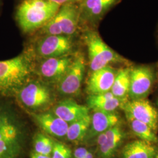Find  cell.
Masks as SVG:
<instances>
[{"label": "cell", "instance_id": "13", "mask_svg": "<svg viewBox=\"0 0 158 158\" xmlns=\"http://www.w3.org/2000/svg\"><path fill=\"white\" fill-rule=\"evenodd\" d=\"M118 69L107 66L91 72L88 79L87 91L89 95L107 93L111 90Z\"/></svg>", "mask_w": 158, "mask_h": 158}, {"label": "cell", "instance_id": "1", "mask_svg": "<svg viewBox=\"0 0 158 158\" xmlns=\"http://www.w3.org/2000/svg\"><path fill=\"white\" fill-rule=\"evenodd\" d=\"M34 72L32 57L28 53L0 61V94L6 96L17 95L31 80Z\"/></svg>", "mask_w": 158, "mask_h": 158}, {"label": "cell", "instance_id": "26", "mask_svg": "<svg viewBox=\"0 0 158 158\" xmlns=\"http://www.w3.org/2000/svg\"><path fill=\"white\" fill-rule=\"evenodd\" d=\"M51 2L56 3L60 6H63L68 4H72V3H80L83 0H48Z\"/></svg>", "mask_w": 158, "mask_h": 158}, {"label": "cell", "instance_id": "16", "mask_svg": "<svg viewBox=\"0 0 158 158\" xmlns=\"http://www.w3.org/2000/svg\"><path fill=\"white\" fill-rule=\"evenodd\" d=\"M53 112L57 117L70 124L89 115V108L79 104L71 99H65L59 102Z\"/></svg>", "mask_w": 158, "mask_h": 158}, {"label": "cell", "instance_id": "27", "mask_svg": "<svg viewBox=\"0 0 158 158\" xmlns=\"http://www.w3.org/2000/svg\"><path fill=\"white\" fill-rule=\"evenodd\" d=\"M31 158H52L51 156H46V155H44L35 152L31 153Z\"/></svg>", "mask_w": 158, "mask_h": 158}, {"label": "cell", "instance_id": "30", "mask_svg": "<svg viewBox=\"0 0 158 158\" xmlns=\"http://www.w3.org/2000/svg\"><path fill=\"white\" fill-rule=\"evenodd\" d=\"M157 34H158V35H157V37H158V31H157Z\"/></svg>", "mask_w": 158, "mask_h": 158}, {"label": "cell", "instance_id": "20", "mask_svg": "<svg viewBox=\"0 0 158 158\" xmlns=\"http://www.w3.org/2000/svg\"><path fill=\"white\" fill-rule=\"evenodd\" d=\"M131 68H121L118 70L111 92L114 96L124 103L129 98Z\"/></svg>", "mask_w": 158, "mask_h": 158}, {"label": "cell", "instance_id": "10", "mask_svg": "<svg viewBox=\"0 0 158 158\" xmlns=\"http://www.w3.org/2000/svg\"><path fill=\"white\" fill-rule=\"evenodd\" d=\"M155 80L152 68L142 65L131 68L128 97L131 100L145 98L152 90Z\"/></svg>", "mask_w": 158, "mask_h": 158}, {"label": "cell", "instance_id": "22", "mask_svg": "<svg viewBox=\"0 0 158 158\" xmlns=\"http://www.w3.org/2000/svg\"><path fill=\"white\" fill-rule=\"evenodd\" d=\"M91 122L90 115L69 124L66 137L69 141H83L87 135Z\"/></svg>", "mask_w": 158, "mask_h": 158}, {"label": "cell", "instance_id": "5", "mask_svg": "<svg viewBox=\"0 0 158 158\" xmlns=\"http://www.w3.org/2000/svg\"><path fill=\"white\" fill-rule=\"evenodd\" d=\"M79 4L72 3L61 6L54 17L36 31L38 36L65 35L76 37L80 29Z\"/></svg>", "mask_w": 158, "mask_h": 158}, {"label": "cell", "instance_id": "28", "mask_svg": "<svg viewBox=\"0 0 158 158\" xmlns=\"http://www.w3.org/2000/svg\"><path fill=\"white\" fill-rule=\"evenodd\" d=\"M85 158H93V155L91 152L89 151L87 153V155H85Z\"/></svg>", "mask_w": 158, "mask_h": 158}, {"label": "cell", "instance_id": "24", "mask_svg": "<svg viewBox=\"0 0 158 158\" xmlns=\"http://www.w3.org/2000/svg\"><path fill=\"white\" fill-rule=\"evenodd\" d=\"M52 158H72V153L69 147L61 142H54Z\"/></svg>", "mask_w": 158, "mask_h": 158}, {"label": "cell", "instance_id": "2", "mask_svg": "<svg viewBox=\"0 0 158 158\" xmlns=\"http://www.w3.org/2000/svg\"><path fill=\"white\" fill-rule=\"evenodd\" d=\"M60 6L48 0H23L15 13L17 23L25 34L38 31L54 17Z\"/></svg>", "mask_w": 158, "mask_h": 158}, {"label": "cell", "instance_id": "21", "mask_svg": "<svg viewBox=\"0 0 158 158\" xmlns=\"http://www.w3.org/2000/svg\"><path fill=\"white\" fill-rule=\"evenodd\" d=\"M125 115L132 131L141 140L152 143L158 142L155 131L148 125L134 118L128 114H125Z\"/></svg>", "mask_w": 158, "mask_h": 158}, {"label": "cell", "instance_id": "6", "mask_svg": "<svg viewBox=\"0 0 158 158\" xmlns=\"http://www.w3.org/2000/svg\"><path fill=\"white\" fill-rule=\"evenodd\" d=\"M38 37L34 42L33 52L40 59L65 56L74 54V36L45 35Z\"/></svg>", "mask_w": 158, "mask_h": 158}, {"label": "cell", "instance_id": "18", "mask_svg": "<svg viewBox=\"0 0 158 158\" xmlns=\"http://www.w3.org/2000/svg\"><path fill=\"white\" fill-rule=\"evenodd\" d=\"M87 107L94 111L115 112L123 104L113 95L111 91L107 93L89 95L87 99Z\"/></svg>", "mask_w": 158, "mask_h": 158}, {"label": "cell", "instance_id": "32", "mask_svg": "<svg viewBox=\"0 0 158 158\" xmlns=\"http://www.w3.org/2000/svg\"></svg>", "mask_w": 158, "mask_h": 158}, {"label": "cell", "instance_id": "15", "mask_svg": "<svg viewBox=\"0 0 158 158\" xmlns=\"http://www.w3.org/2000/svg\"><path fill=\"white\" fill-rule=\"evenodd\" d=\"M32 117L40 128L48 135L56 138L66 136L69 124L53 111L33 114Z\"/></svg>", "mask_w": 158, "mask_h": 158}, {"label": "cell", "instance_id": "17", "mask_svg": "<svg viewBox=\"0 0 158 158\" xmlns=\"http://www.w3.org/2000/svg\"><path fill=\"white\" fill-rule=\"evenodd\" d=\"M119 117L115 112L94 111L85 139H91L118 125Z\"/></svg>", "mask_w": 158, "mask_h": 158}, {"label": "cell", "instance_id": "29", "mask_svg": "<svg viewBox=\"0 0 158 158\" xmlns=\"http://www.w3.org/2000/svg\"><path fill=\"white\" fill-rule=\"evenodd\" d=\"M158 158V152H157L156 153L155 156H154V158Z\"/></svg>", "mask_w": 158, "mask_h": 158}, {"label": "cell", "instance_id": "33", "mask_svg": "<svg viewBox=\"0 0 158 158\" xmlns=\"http://www.w3.org/2000/svg\"></svg>", "mask_w": 158, "mask_h": 158}, {"label": "cell", "instance_id": "25", "mask_svg": "<svg viewBox=\"0 0 158 158\" xmlns=\"http://www.w3.org/2000/svg\"><path fill=\"white\" fill-rule=\"evenodd\" d=\"M89 151L83 147H80L75 149L74 152V158H85Z\"/></svg>", "mask_w": 158, "mask_h": 158}, {"label": "cell", "instance_id": "11", "mask_svg": "<svg viewBox=\"0 0 158 158\" xmlns=\"http://www.w3.org/2000/svg\"><path fill=\"white\" fill-rule=\"evenodd\" d=\"M74 55L40 59L36 70L46 81L57 84L67 73L73 62Z\"/></svg>", "mask_w": 158, "mask_h": 158}, {"label": "cell", "instance_id": "4", "mask_svg": "<svg viewBox=\"0 0 158 158\" xmlns=\"http://www.w3.org/2000/svg\"><path fill=\"white\" fill-rule=\"evenodd\" d=\"M23 139V129L16 115L0 103V158H17Z\"/></svg>", "mask_w": 158, "mask_h": 158}, {"label": "cell", "instance_id": "3", "mask_svg": "<svg viewBox=\"0 0 158 158\" xmlns=\"http://www.w3.org/2000/svg\"><path fill=\"white\" fill-rule=\"evenodd\" d=\"M82 37L87 48L89 67L91 72L112 64L130 66V61L108 46L96 29L83 30Z\"/></svg>", "mask_w": 158, "mask_h": 158}, {"label": "cell", "instance_id": "19", "mask_svg": "<svg viewBox=\"0 0 158 158\" xmlns=\"http://www.w3.org/2000/svg\"><path fill=\"white\" fill-rule=\"evenodd\" d=\"M156 153L152 143L139 139L131 142L124 147L122 158H153Z\"/></svg>", "mask_w": 158, "mask_h": 158}, {"label": "cell", "instance_id": "12", "mask_svg": "<svg viewBox=\"0 0 158 158\" xmlns=\"http://www.w3.org/2000/svg\"><path fill=\"white\" fill-rule=\"evenodd\" d=\"M121 108L125 114L147 124L154 131L158 130V111L145 98L128 100L121 105Z\"/></svg>", "mask_w": 158, "mask_h": 158}, {"label": "cell", "instance_id": "9", "mask_svg": "<svg viewBox=\"0 0 158 158\" xmlns=\"http://www.w3.org/2000/svg\"><path fill=\"white\" fill-rule=\"evenodd\" d=\"M86 62L81 53H75L67 73L57 84V90L63 96L77 95L80 90L85 76Z\"/></svg>", "mask_w": 158, "mask_h": 158}, {"label": "cell", "instance_id": "23", "mask_svg": "<svg viewBox=\"0 0 158 158\" xmlns=\"http://www.w3.org/2000/svg\"><path fill=\"white\" fill-rule=\"evenodd\" d=\"M54 142L48 136L39 133L36 134L34 140L35 152L51 156L53 151Z\"/></svg>", "mask_w": 158, "mask_h": 158}, {"label": "cell", "instance_id": "14", "mask_svg": "<svg viewBox=\"0 0 158 158\" xmlns=\"http://www.w3.org/2000/svg\"><path fill=\"white\" fill-rule=\"evenodd\" d=\"M124 132L118 125L97 136V142L102 158H111L124 138Z\"/></svg>", "mask_w": 158, "mask_h": 158}, {"label": "cell", "instance_id": "31", "mask_svg": "<svg viewBox=\"0 0 158 158\" xmlns=\"http://www.w3.org/2000/svg\"><path fill=\"white\" fill-rule=\"evenodd\" d=\"M1 0H0V6H1Z\"/></svg>", "mask_w": 158, "mask_h": 158}, {"label": "cell", "instance_id": "7", "mask_svg": "<svg viewBox=\"0 0 158 158\" xmlns=\"http://www.w3.org/2000/svg\"><path fill=\"white\" fill-rule=\"evenodd\" d=\"M121 0H83L79 4L80 29H96L106 14Z\"/></svg>", "mask_w": 158, "mask_h": 158}, {"label": "cell", "instance_id": "8", "mask_svg": "<svg viewBox=\"0 0 158 158\" xmlns=\"http://www.w3.org/2000/svg\"><path fill=\"white\" fill-rule=\"evenodd\" d=\"M23 106L31 110H38L49 105L52 100L51 89L45 83L30 80L17 94Z\"/></svg>", "mask_w": 158, "mask_h": 158}]
</instances>
